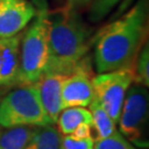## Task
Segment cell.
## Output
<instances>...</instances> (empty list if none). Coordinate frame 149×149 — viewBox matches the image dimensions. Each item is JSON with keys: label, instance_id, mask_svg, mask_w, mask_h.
<instances>
[{"label": "cell", "instance_id": "1", "mask_svg": "<svg viewBox=\"0 0 149 149\" xmlns=\"http://www.w3.org/2000/svg\"><path fill=\"white\" fill-rule=\"evenodd\" d=\"M148 29V0H138L123 16L93 37V62L97 73L133 69Z\"/></svg>", "mask_w": 149, "mask_h": 149}, {"label": "cell", "instance_id": "2", "mask_svg": "<svg viewBox=\"0 0 149 149\" xmlns=\"http://www.w3.org/2000/svg\"><path fill=\"white\" fill-rule=\"evenodd\" d=\"M93 33L77 10L65 6L49 11V63L45 72L70 74L90 52Z\"/></svg>", "mask_w": 149, "mask_h": 149}, {"label": "cell", "instance_id": "3", "mask_svg": "<svg viewBox=\"0 0 149 149\" xmlns=\"http://www.w3.org/2000/svg\"><path fill=\"white\" fill-rule=\"evenodd\" d=\"M36 16L22 31L20 72L17 85L33 84L45 72L49 63V7L47 0H32Z\"/></svg>", "mask_w": 149, "mask_h": 149}, {"label": "cell", "instance_id": "4", "mask_svg": "<svg viewBox=\"0 0 149 149\" xmlns=\"http://www.w3.org/2000/svg\"><path fill=\"white\" fill-rule=\"evenodd\" d=\"M48 125L53 124L43 108L34 84L19 85L2 96L0 101V127H43Z\"/></svg>", "mask_w": 149, "mask_h": 149}, {"label": "cell", "instance_id": "5", "mask_svg": "<svg viewBox=\"0 0 149 149\" xmlns=\"http://www.w3.org/2000/svg\"><path fill=\"white\" fill-rule=\"evenodd\" d=\"M148 117V87L133 83L126 93L117 120L119 133L134 146L147 149L149 146Z\"/></svg>", "mask_w": 149, "mask_h": 149}, {"label": "cell", "instance_id": "6", "mask_svg": "<svg viewBox=\"0 0 149 149\" xmlns=\"http://www.w3.org/2000/svg\"><path fill=\"white\" fill-rule=\"evenodd\" d=\"M92 82L94 98L117 124L126 93L135 82L134 70L120 69L97 73Z\"/></svg>", "mask_w": 149, "mask_h": 149}, {"label": "cell", "instance_id": "7", "mask_svg": "<svg viewBox=\"0 0 149 149\" xmlns=\"http://www.w3.org/2000/svg\"><path fill=\"white\" fill-rule=\"evenodd\" d=\"M93 64L91 54H86L73 71L65 76L62 85V108L87 107L94 98Z\"/></svg>", "mask_w": 149, "mask_h": 149}, {"label": "cell", "instance_id": "8", "mask_svg": "<svg viewBox=\"0 0 149 149\" xmlns=\"http://www.w3.org/2000/svg\"><path fill=\"white\" fill-rule=\"evenodd\" d=\"M36 12V6L30 0H0V38L21 33Z\"/></svg>", "mask_w": 149, "mask_h": 149}, {"label": "cell", "instance_id": "9", "mask_svg": "<svg viewBox=\"0 0 149 149\" xmlns=\"http://www.w3.org/2000/svg\"><path fill=\"white\" fill-rule=\"evenodd\" d=\"M65 76L66 75L60 73L44 72L37 82L33 83L38 88L43 108L53 125H55L59 114L63 109L61 94Z\"/></svg>", "mask_w": 149, "mask_h": 149}, {"label": "cell", "instance_id": "10", "mask_svg": "<svg viewBox=\"0 0 149 149\" xmlns=\"http://www.w3.org/2000/svg\"><path fill=\"white\" fill-rule=\"evenodd\" d=\"M21 33L0 38V87L17 85L20 72Z\"/></svg>", "mask_w": 149, "mask_h": 149}, {"label": "cell", "instance_id": "11", "mask_svg": "<svg viewBox=\"0 0 149 149\" xmlns=\"http://www.w3.org/2000/svg\"><path fill=\"white\" fill-rule=\"evenodd\" d=\"M92 124V115L86 107H66L63 108L56 119V129L61 136L70 135L81 124Z\"/></svg>", "mask_w": 149, "mask_h": 149}, {"label": "cell", "instance_id": "12", "mask_svg": "<svg viewBox=\"0 0 149 149\" xmlns=\"http://www.w3.org/2000/svg\"><path fill=\"white\" fill-rule=\"evenodd\" d=\"M87 107H90L88 109L92 115V128H94L97 134V138H105L117 132L116 123L95 98H93Z\"/></svg>", "mask_w": 149, "mask_h": 149}, {"label": "cell", "instance_id": "13", "mask_svg": "<svg viewBox=\"0 0 149 149\" xmlns=\"http://www.w3.org/2000/svg\"><path fill=\"white\" fill-rule=\"evenodd\" d=\"M59 130L54 125L37 127L23 149H60Z\"/></svg>", "mask_w": 149, "mask_h": 149}, {"label": "cell", "instance_id": "14", "mask_svg": "<svg viewBox=\"0 0 149 149\" xmlns=\"http://www.w3.org/2000/svg\"><path fill=\"white\" fill-rule=\"evenodd\" d=\"M37 127L5 128L0 134V149H23Z\"/></svg>", "mask_w": 149, "mask_h": 149}, {"label": "cell", "instance_id": "15", "mask_svg": "<svg viewBox=\"0 0 149 149\" xmlns=\"http://www.w3.org/2000/svg\"><path fill=\"white\" fill-rule=\"evenodd\" d=\"M135 81L141 85L149 86V47L148 42L144 43L139 51L134 65Z\"/></svg>", "mask_w": 149, "mask_h": 149}, {"label": "cell", "instance_id": "16", "mask_svg": "<svg viewBox=\"0 0 149 149\" xmlns=\"http://www.w3.org/2000/svg\"><path fill=\"white\" fill-rule=\"evenodd\" d=\"M93 149H140L134 146L130 141L123 136L119 132H116L112 136L105 138H97L94 141Z\"/></svg>", "mask_w": 149, "mask_h": 149}, {"label": "cell", "instance_id": "17", "mask_svg": "<svg viewBox=\"0 0 149 149\" xmlns=\"http://www.w3.org/2000/svg\"><path fill=\"white\" fill-rule=\"evenodd\" d=\"M122 0H93L90 5L88 19L91 22H100Z\"/></svg>", "mask_w": 149, "mask_h": 149}, {"label": "cell", "instance_id": "18", "mask_svg": "<svg viewBox=\"0 0 149 149\" xmlns=\"http://www.w3.org/2000/svg\"><path fill=\"white\" fill-rule=\"evenodd\" d=\"M95 139L76 138L72 135H64L60 139V149H93Z\"/></svg>", "mask_w": 149, "mask_h": 149}, {"label": "cell", "instance_id": "19", "mask_svg": "<svg viewBox=\"0 0 149 149\" xmlns=\"http://www.w3.org/2000/svg\"><path fill=\"white\" fill-rule=\"evenodd\" d=\"M76 138H90L92 136V124H81L73 130V133L70 134Z\"/></svg>", "mask_w": 149, "mask_h": 149}, {"label": "cell", "instance_id": "20", "mask_svg": "<svg viewBox=\"0 0 149 149\" xmlns=\"http://www.w3.org/2000/svg\"><path fill=\"white\" fill-rule=\"evenodd\" d=\"M93 0H66V7L71 9L80 11L83 8H86L92 3Z\"/></svg>", "mask_w": 149, "mask_h": 149}, {"label": "cell", "instance_id": "21", "mask_svg": "<svg viewBox=\"0 0 149 149\" xmlns=\"http://www.w3.org/2000/svg\"><path fill=\"white\" fill-rule=\"evenodd\" d=\"M5 93H6L5 91H3V90H1V88H0V101H1V98H2V96L5 95Z\"/></svg>", "mask_w": 149, "mask_h": 149}, {"label": "cell", "instance_id": "22", "mask_svg": "<svg viewBox=\"0 0 149 149\" xmlns=\"http://www.w3.org/2000/svg\"><path fill=\"white\" fill-rule=\"evenodd\" d=\"M2 129H3V128H2V127H0V134H1V132H2Z\"/></svg>", "mask_w": 149, "mask_h": 149}]
</instances>
